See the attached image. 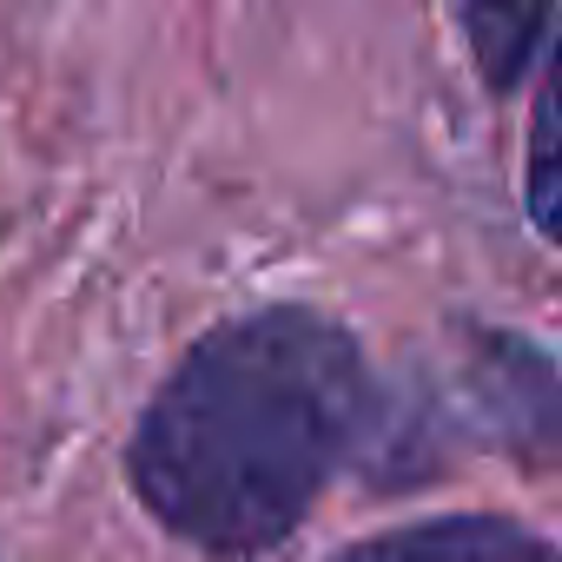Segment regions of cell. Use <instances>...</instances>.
<instances>
[{
    "label": "cell",
    "mask_w": 562,
    "mask_h": 562,
    "mask_svg": "<svg viewBox=\"0 0 562 562\" xmlns=\"http://www.w3.org/2000/svg\"><path fill=\"white\" fill-rule=\"evenodd\" d=\"M364 424V358L318 312L232 318L192 345L133 437L146 509L212 555L271 549Z\"/></svg>",
    "instance_id": "cell-1"
},
{
    "label": "cell",
    "mask_w": 562,
    "mask_h": 562,
    "mask_svg": "<svg viewBox=\"0 0 562 562\" xmlns=\"http://www.w3.org/2000/svg\"><path fill=\"white\" fill-rule=\"evenodd\" d=\"M338 562H549V549L522 522L496 516H457V522H417L378 542H358Z\"/></svg>",
    "instance_id": "cell-2"
},
{
    "label": "cell",
    "mask_w": 562,
    "mask_h": 562,
    "mask_svg": "<svg viewBox=\"0 0 562 562\" xmlns=\"http://www.w3.org/2000/svg\"><path fill=\"white\" fill-rule=\"evenodd\" d=\"M463 27H470V41H483L490 87L516 80L522 60L542 54V41H549V14H463Z\"/></svg>",
    "instance_id": "cell-3"
},
{
    "label": "cell",
    "mask_w": 562,
    "mask_h": 562,
    "mask_svg": "<svg viewBox=\"0 0 562 562\" xmlns=\"http://www.w3.org/2000/svg\"><path fill=\"white\" fill-rule=\"evenodd\" d=\"M529 212L542 232H555V80H542L529 113Z\"/></svg>",
    "instance_id": "cell-4"
}]
</instances>
